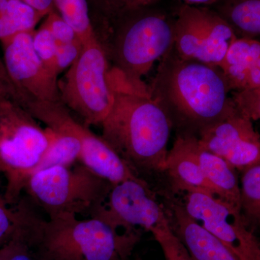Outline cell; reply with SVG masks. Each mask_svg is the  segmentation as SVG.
<instances>
[{
	"label": "cell",
	"mask_w": 260,
	"mask_h": 260,
	"mask_svg": "<svg viewBox=\"0 0 260 260\" xmlns=\"http://www.w3.org/2000/svg\"><path fill=\"white\" fill-rule=\"evenodd\" d=\"M108 80L113 103L101 125L103 139L137 175L164 172L173 128L170 118L143 79L132 78L113 66Z\"/></svg>",
	"instance_id": "obj_1"
},
{
	"label": "cell",
	"mask_w": 260,
	"mask_h": 260,
	"mask_svg": "<svg viewBox=\"0 0 260 260\" xmlns=\"http://www.w3.org/2000/svg\"><path fill=\"white\" fill-rule=\"evenodd\" d=\"M148 86L173 127L179 129L178 134L198 137L236 109L232 90L220 68L183 59L174 48L159 61Z\"/></svg>",
	"instance_id": "obj_2"
},
{
	"label": "cell",
	"mask_w": 260,
	"mask_h": 260,
	"mask_svg": "<svg viewBox=\"0 0 260 260\" xmlns=\"http://www.w3.org/2000/svg\"><path fill=\"white\" fill-rule=\"evenodd\" d=\"M23 232L36 260H128L141 234L114 229L100 219L71 214L41 218L23 201Z\"/></svg>",
	"instance_id": "obj_3"
},
{
	"label": "cell",
	"mask_w": 260,
	"mask_h": 260,
	"mask_svg": "<svg viewBox=\"0 0 260 260\" xmlns=\"http://www.w3.org/2000/svg\"><path fill=\"white\" fill-rule=\"evenodd\" d=\"M52 131L14 100L0 102V175L6 180L3 198L8 205L21 198L28 179L52 141Z\"/></svg>",
	"instance_id": "obj_4"
},
{
	"label": "cell",
	"mask_w": 260,
	"mask_h": 260,
	"mask_svg": "<svg viewBox=\"0 0 260 260\" xmlns=\"http://www.w3.org/2000/svg\"><path fill=\"white\" fill-rule=\"evenodd\" d=\"M121 18L112 46L116 68L143 79L174 47L175 14L156 5L128 10Z\"/></svg>",
	"instance_id": "obj_5"
},
{
	"label": "cell",
	"mask_w": 260,
	"mask_h": 260,
	"mask_svg": "<svg viewBox=\"0 0 260 260\" xmlns=\"http://www.w3.org/2000/svg\"><path fill=\"white\" fill-rule=\"evenodd\" d=\"M112 186L79 162L37 171L24 192L49 218L64 214L90 216L107 200Z\"/></svg>",
	"instance_id": "obj_6"
},
{
	"label": "cell",
	"mask_w": 260,
	"mask_h": 260,
	"mask_svg": "<svg viewBox=\"0 0 260 260\" xmlns=\"http://www.w3.org/2000/svg\"><path fill=\"white\" fill-rule=\"evenodd\" d=\"M107 53L97 38L83 45L74 64L59 80L61 102L86 126H101L113 103Z\"/></svg>",
	"instance_id": "obj_7"
},
{
	"label": "cell",
	"mask_w": 260,
	"mask_h": 260,
	"mask_svg": "<svg viewBox=\"0 0 260 260\" xmlns=\"http://www.w3.org/2000/svg\"><path fill=\"white\" fill-rule=\"evenodd\" d=\"M174 49L183 59L220 68L239 38L215 10L183 3L176 10Z\"/></svg>",
	"instance_id": "obj_8"
},
{
	"label": "cell",
	"mask_w": 260,
	"mask_h": 260,
	"mask_svg": "<svg viewBox=\"0 0 260 260\" xmlns=\"http://www.w3.org/2000/svg\"><path fill=\"white\" fill-rule=\"evenodd\" d=\"M181 204L191 218L239 259L260 260V243L246 225L240 208L203 191L186 192Z\"/></svg>",
	"instance_id": "obj_9"
},
{
	"label": "cell",
	"mask_w": 260,
	"mask_h": 260,
	"mask_svg": "<svg viewBox=\"0 0 260 260\" xmlns=\"http://www.w3.org/2000/svg\"><path fill=\"white\" fill-rule=\"evenodd\" d=\"M90 217L125 231L138 227L152 233L171 225L165 208L142 178L113 185L107 200Z\"/></svg>",
	"instance_id": "obj_10"
},
{
	"label": "cell",
	"mask_w": 260,
	"mask_h": 260,
	"mask_svg": "<svg viewBox=\"0 0 260 260\" xmlns=\"http://www.w3.org/2000/svg\"><path fill=\"white\" fill-rule=\"evenodd\" d=\"M34 31L20 32L0 42L5 68L23 107L35 102H61L58 77L34 49Z\"/></svg>",
	"instance_id": "obj_11"
},
{
	"label": "cell",
	"mask_w": 260,
	"mask_h": 260,
	"mask_svg": "<svg viewBox=\"0 0 260 260\" xmlns=\"http://www.w3.org/2000/svg\"><path fill=\"white\" fill-rule=\"evenodd\" d=\"M200 145L244 171L260 164V135L252 120L236 107L232 113L200 132Z\"/></svg>",
	"instance_id": "obj_12"
},
{
	"label": "cell",
	"mask_w": 260,
	"mask_h": 260,
	"mask_svg": "<svg viewBox=\"0 0 260 260\" xmlns=\"http://www.w3.org/2000/svg\"><path fill=\"white\" fill-rule=\"evenodd\" d=\"M168 208L166 211L172 231L193 259L241 260L218 238L191 218L181 203L170 200Z\"/></svg>",
	"instance_id": "obj_13"
},
{
	"label": "cell",
	"mask_w": 260,
	"mask_h": 260,
	"mask_svg": "<svg viewBox=\"0 0 260 260\" xmlns=\"http://www.w3.org/2000/svg\"><path fill=\"white\" fill-rule=\"evenodd\" d=\"M198 146L199 142L195 135L177 134L172 148L168 152L164 172L167 173L178 191H203L216 196L202 170Z\"/></svg>",
	"instance_id": "obj_14"
},
{
	"label": "cell",
	"mask_w": 260,
	"mask_h": 260,
	"mask_svg": "<svg viewBox=\"0 0 260 260\" xmlns=\"http://www.w3.org/2000/svg\"><path fill=\"white\" fill-rule=\"evenodd\" d=\"M260 40L239 37L220 66L232 92L260 87Z\"/></svg>",
	"instance_id": "obj_15"
},
{
	"label": "cell",
	"mask_w": 260,
	"mask_h": 260,
	"mask_svg": "<svg viewBox=\"0 0 260 260\" xmlns=\"http://www.w3.org/2000/svg\"><path fill=\"white\" fill-rule=\"evenodd\" d=\"M198 153L205 179L216 196L241 210L240 184L237 169L221 157L202 147L200 143Z\"/></svg>",
	"instance_id": "obj_16"
},
{
	"label": "cell",
	"mask_w": 260,
	"mask_h": 260,
	"mask_svg": "<svg viewBox=\"0 0 260 260\" xmlns=\"http://www.w3.org/2000/svg\"><path fill=\"white\" fill-rule=\"evenodd\" d=\"M215 10L239 37H260V0H222Z\"/></svg>",
	"instance_id": "obj_17"
},
{
	"label": "cell",
	"mask_w": 260,
	"mask_h": 260,
	"mask_svg": "<svg viewBox=\"0 0 260 260\" xmlns=\"http://www.w3.org/2000/svg\"><path fill=\"white\" fill-rule=\"evenodd\" d=\"M43 18L20 0H0V42L20 32L35 30Z\"/></svg>",
	"instance_id": "obj_18"
},
{
	"label": "cell",
	"mask_w": 260,
	"mask_h": 260,
	"mask_svg": "<svg viewBox=\"0 0 260 260\" xmlns=\"http://www.w3.org/2000/svg\"><path fill=\"white\" fill-rule=\"evenodd\" d=\"M241 212L252 232L260 229V164L242 171Z\"/></svg>",
	"instance_id": "obj_19"
},
{
	"label": "cell",
	"mask_w": 260,
	"mask_h": 260,
	"mask_svg": "<svg viewBox=\"0 0 260 260\" xmlns=\"http://www.w3.org/2000/svg\"><path fill=\"white\" fill-rule=\"evenodd\" d=\"M61 18L73 30L83 45L96 38L86 0H53Z\"/></svg>",
	"instance_id": "obj_20"
},
{
	"label": "cell",
	"mask_w": 260,
	"mask_h": 260,
	"mask_svg": "<svg viewBox=\"0 0 260 260\" xmlns=\"http://www.w3.org/2000/svg\"><path fill=\"white\" fill-rule=\"evenodd\" d=\"M32 44L34 49L48 69L58 77L56 73L55 59L57 44L49 28L43 23L34 32Z\"/></svg>",
	"instance_id": "obj_21"
},
{
	"label": "cell",
	"mask_w": 260,
	"mask_h": 260,
	"mask_svg": "<svg viewBox=\"0 0 260 260\" xmlns=\"http://www.w3.org/2000/svg\"><path fill=\"white\" fill-rule=\"evenodd\" d=\"M151 234L161 248L165 260H194L180 239L173 232L171 225L154 231Z\"/></svg>",
	"instance_id": "obj_22"
},
{
	"label": "cell",
	"mask_w": 260,
	"mask_h": 260,
	"mask_svg": "<svg viewBox=\"0 0 260 260\" xmlns=\"http://www.w3.org/2000/svg\"><path fill=\"white\" fill-rule=\"evenodd\" d=\"M20 221L18 207L10 208L4 198H0V249L14 237Z\"/></svg>",
	"instance_id": "obj_23"
},
{
	"label": "cell",
	"mask_w": 260,
	"mask_h": 260,
	"mask_svg": "<svg viewBox=\"0 0 260 260\" xmlns=\"http://www.w3.org/2000/svg\"><path fill=\"white\" fill-rule=\"evenodd\" d=\"M2 260H36L20 225L10 242L0 249Z\"/></svg>",
	"instance_id": "obj_24"
},
{
	"label": "cell",
	"mask_w": 260,
	"mask_h": 260,
	"mask_svg": "<svg viewBox=\"0 0 260 260\" xmlns=\"http://www.w3.org/2000/svg\"><path fill=\"white\" fill-rule=\"evenodd\" d=\"M232 97L237 109L251 120H260V87L251 90L232 92Z\"/></svg>",
	"instance_id": "obj_25"
},
{
	"label": "cell",
	"mask_w": 260,
	"mask_h": 260,
	"mask_svg": "<svg viewBox=\"0 0 260 260\" xmlns=\"http://www.w3.org/2000/svg\"><path fill=\"white\" fill-rule=\"evenodd\" d=\"M57 44V43H56ZM83 44L79 39L65 44H57L55 69L58 76L64 70L69 69L79 57L83 50Z\"/></svg>",
	"instance_id": "obj_26"
},
{
	"label": "cell",
	"mask_w": 260,
	"mask_h": 260,
	"mask_svg": "<svg viewBox=\"0 0 260 260\" xmlns=\"http://www.w3.org/2000/svg\"><path fill=\"white\" fill-rule=\"evenodd\" d=\"M46 17L44 23L51 30L57 44H65L79 39L73 28L54 10Z\"/></svg>",
	"instance_id": "obj_27"
},
{
	"label": "cell",
	"mask_w": 260,
	"mask_h": 260,
	"mask_svg": "<svg viewBox=\"0 0 260 260\" xmlns=\"http://www.w3.org/2000/svg\"><path fill=\"white\" fill-rule=\"evenodd\" d=\"M8 99L19 103L18 94L8 75L3 59L0 58V102Z\"/></svg>",
	"instance_id": "obj_28"
},
{
	"label": "cell",
	"mask_w": 260,
	"mask_h": 260,
	"mask_svg": "<svg viewBox=\"0 0 260 260\" xmlns=\"http://www.w3.org/2000/svg\"><path fill=\"white\" fill-rule=\"evenodd\" d=\"M160 0H119L120 2L121 13L147 8L158 4ZM119 14V15H120Z\"/></svg>",
	"instance_id": "obj_29"
},
{
	"label": "cell",
	"mask_w": 260,
	"mask_h": 260,
	"mask_svg": "<svg viewBox=\"0 0 260 260\" xmlns=\"http://www.w3.org/2000/svg\"><path fill=\"white\" fill-rule=\"evenodd\" d=\"M25 4L30 5L42 16L45 17L53 10L54 1L53 0H20Z\"/></svg>",
	"instance_id": "obj_30"
},
{
	"label": "cell",
	"mask_w": 260,
	"mask_h": 260,
	"mask_svg": "<svg viewBox=\"0 0 260 260\" xmlns=\"http://www.w3.org/2000/svg\"><path fill=\"white\" fill-rule=\"evenodd\" d=\"M184 4L193 5V6L208 7L215 6L222 0H180Z\"/></svg>",
	"instance_id": "obj_31"
},
{
	"label": "cell",
	"mask_w": 260,
	"mask_h": 260,
	"mask_svg": "<svg viewBox=\"0 0 260 260\" xmlns=\"http://www.w3.org/2000/svg\"><path fill=\"white\" fill-rule=\"evenodd\" d=\"M114 13L119 15L121 13L120 2L119 0H107Z\"/></svg>",
	"instance_id": "obj_32"
},
{
	"label": "cell",
	"mask_w": 260,
	"mask_h": 260,
	"mask_svg": "<svg viewBox=\"0 0 260 260\" xmlns=\"http://www.w3.org/2000/svg\"><path fill=\"white\" fill-rule=\"evenodd\" d=\"M2 197H3V195L0 194V198H2Z\"/></svg>",
	"instance_id": "obj_33"
},
{
	"label": "cell",
	"mask_w": 260,
	"mask_h": 260,
	"mask_svg": "<svg viewBox=\"0 0 260 260\" xmlns=\"http://www.w3.org/2000/svg\"><path fill=\"white\" fill-rule=\"evenodd\" d=\"M0 260H2L1 255H0Z\"/></svg>",
	"instance_id": "obj_34"
}]
</instances>
